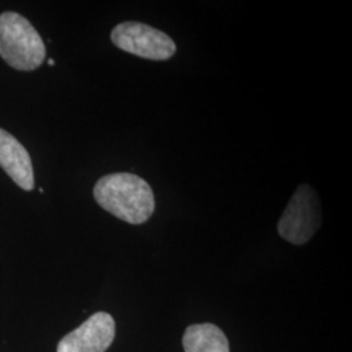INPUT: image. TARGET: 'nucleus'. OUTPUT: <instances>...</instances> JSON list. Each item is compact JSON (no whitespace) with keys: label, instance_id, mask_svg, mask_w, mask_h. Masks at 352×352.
<instances>
[{"label":"nucleus","instance_id":"6","mask_svg":"<svg viewBox=\"0 0 352 352\" xmlns=\"http://www.w3.org/2000/svg\"><path fill=\"white\" fill-rule=\"evenodd\" d=\"M0 167L24 190L34 188L32 158L24 145L10 132L0 128Z\"/></svg>","mask_w":352,"mask_h":352},{"label":"nucleus","instance_id":"3","mask_svg":"<svg viewBox=\"0 0 352 352\" xmlns=\"http://www.w3.org/2000/svg\"><path fill=\"white\" fill-rule=\"evenodd\" d=\"M321 202L309 184H302L295 190L287 208L278 222L280 238L291 244L302 245L314 238L321 226Z\"/></svg>","mask_w":352,"mask_h":352},{"label":"nucleus","instance_id":"7","mask_svg":"<svg viewBox=\"0 0 352 352\" xmlns=\"http://www.w3.org/2000/svg\"><path fill=\"white\" fill-rule=\"evenodd\" d=\"M186 352H230L225 333L214 324H195L183 336Z\"/></svg>","mask_w":352,"mask_h":352},{"label":"nucleus","instance_id":"2","mask_svg":"<svg viewBox=\"0 0 352 352\" xmlns=\"http://www.w3.org/2000/svg\"><path fill=\"white\" fill-rule=\"evenodd\" d=\"M0 58L17 71H36L46 58V47L36 28L16 12L0 14Z\"/></svg>","mask_w":352,"mask_h":352},{"label":"nucleus","instance_id":"8","mask_svg":"<svg viewBox=\"0 0 352 352\" xmlns=\"http://www.w3.org/2000/svg\"><path fill=\"white\" fill-rule=\"evenodd\" d=\"M54 63H55V62H54V60H49V64H50V65H54Z\"/></svg>","mask_w":352,"mask_h":352},{"label":"nucleus","instance_id":"1","mask_svg":"<svg viewBox=\"0 0 352 352\" xmlns=\"http://www.w3.org/2000/svg\"><path fill=\"white\" fill-rule=\"evenodd\" d=\"M93 195L102 209L131 225L145 223L155 209L149 183L131 173L103 176L96 183Z\"/></svg>","mask_w":352,"mask_h":352},{"label":"nucleus","instance_id":"4","mask_svg":"<svg viewBox=\"0 0 352 352\" xmlns=\"http://www.w3.org/2000/svg\"><path fill=\"white\" fill-rule=\"evenodd\" d=\"M113 45L142 59L162 62L176 52L175 42L164 32L151 25L126 21L115 26L111 32Z\"/></svg>","mask_w":352,"mask_h":352},{"label":"nucleus","instance_id":"5","mask_svg":"<svg viewBox=\"0 0 352 352\" xmlns=\"http://www.w3.org/2000/svg\"><path fill=\"white\" fill-rule=\"evenodd\" d=\"M115 338L113 316L98 312L69 334L58 344L56 352H104Z\"/></svg>","mask_w":352,"mask_h":352}]
</instances>
